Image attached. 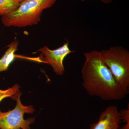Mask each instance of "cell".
Returning a JSON list of instances; mask_svg holds the SVG:
<instances>
[{
  "label": "cell",
  "instance_id": "obj_1",
  "mask_svg": "<svg viewBox=\"0 0 129 129\" xmlns=\"http://www.w3.org/2000/svg\"><path fill=\"white\" fill-rule=\"evenodd\" d=\"M85 61L81 69L82 85L91 96L104 101H119L127 94L118 85L108 67L99 57L98 51L84 53Z\"/></svg>",
  "mask_w": 129,
  "mask_h": 129
},
{
  "label": "cell",
  "instance_id": "obj_2",
  "mask_svg": "<svg viewBox=\"0 0 129 129\" xmlns=\"http://www.w3.org/2000/svg\"><path fill=\"white\" fill-rule=\"evenodd\" d=\"M57 0H22L14 11L2 16L5 27H23L36 25L45 9L51 7Z\"/></svg>",
  "mask_w": 129,
  "mask_h": 129
},
{
  "label": "cell",
  "instance_id": "obj_3",
  "mask_svg": "<svg viewBox=\"0 0 129 129\" xmlns=\"http://www.w3.org/2000/svg\"><path fill=\"white\" fill-rule=\"evenodd\" d=\"M100 58L112 74L118 85L128 94L129 90V51L121 46L98 51Z\"/></svg>",
  "mask_w": 129,
  "mask_h": 129
},
{
  "label": "cell",
  "instance_id": "obj_4",
  "mask_svg": "<svg viewBox=\"0 0 129 129\" xmlns=\"http://www.w3.org/2000/svg\"><path fill=\"white\" fill-rule=\"evenodd\" d=\"M21 94L20 92L12 99L17 101L14 109L7 112L0 110V129H30V125L34 123L35 118L24 119V114L33 113L35 110L33 106H24L22 104Z\"/></svg>",
  "mask_w": 129,
  "mask_h": 129
},
{
  "label": "cell",
  "instance_id": "obj_5",
  "mask_svg": "<svg viewBox=\"0 0 129 129\" xmlns=\"http://www.w3.org/2000/svg\"><path fill=\"white\" fill-rule=\"evenodd\" d=\"M69 44L67 41L62 46L54 50H51L46 46L40 48L38 51L41 52L39 57L41 62L50 65L57 75H62L65 72L63 64L64 58L74 52L70 49Z\"/></svg>",
  "mask_w": 129,
  "mask_h": 129
},
{
  "label": "cell",
  "instance_id": "obj_6",
  "mask_svg": "<svg viewBox=\"0 0 129 129\" xmlns=\"http://www.w3.org/2000/svg\"><path fill=\"white\" fill-rule=\"evenodd\" d=\"M121 122L117 107L111 105L102 112L98 122L91 125L90 129H119Z\"/></svg>",
  "mask_w": 129,
  "mask_h": 129
},
{
  "label": "cell",
  "instance_id": "obj_7",
  "mask_svg": "<svg viewBox=\"0 0 129 129\" xmlns=\"http://www.w3.org/2000/svg\"><path fill=\"white\" fill-rule=\"evenodd\" d=\"M18 44V41L14 40L8 46V48L4 55L0 59V72L7 70L9 65L15 60L16 58H22L34 61L35 60V58H29L24 57H21V56L15 55V52L17 50Z\"/></svg>",
  "mask_w": 129,
  "mask_h": 129
},
{
  "label": "cell",
  "instance_id": "obj_8",
  "mask_svg": "<svg viewBox=\"0 0 129 129\" xmlns=\"http://www.w3.org/2000/svg\"><path fill=\"white\" fill-rule=\"evenodd\" d=\"M22 0H0V16L14 11Z\"/></svg>",
  "mask_w": 129,
  "mask_h": 129
},
{
  "label": "cell",
  "instance_id": "obj_9",
  "mask_svg": "<svg viewBox=\"0 0 129 129\" xmlns=\"http://www.w3.org/2000/svg\"><path fill=\"white\" fill-rule=\"evenodd\" d=\"M20 86L17 84L7 89L2 90L0 89V102L3 99L11 97L12 99L20 93L19 88Z\"/></svg>",
  "mask_w": 129,
  "mask_h": 129
},
{
  "label": "cell",
  "instance_id": "obj_10",
  "mask_svg": "<svg viewBox=\"0 0 129 129\" xmlns=\"http://www.w3.org/2000/svg\"><path fill=\"white\" fill-rule=\"evenodd\" d=\"M121 120L122 122L126 123L129 121V108H128L120 110L119 112Z\"/></svg>",
  "mask_w": 129,
  "mask_h": 129
},
{
  "label": "cell",
  "instance_id": "obj_11",
  "mask_svg": "<svg viewBox=\"0 0 129 129\" xmlns=\"http://www.w3.org/2000/svg\"><path fill=\"white\" fill-rule=\"evenodd\" d=\"M125 123V124L122 126L121 129H129V121Z\"/></svg>",
  "mask_w": 129,
  "mask_h": 129
},
{
  "label": "cell",
  "instance_id": "obj_12",
  "mask_svg": "<svg viewBox=\"0 0 129 129\" xmlns=\"http://www.w3.org/2000/svg\"><path fill=\"white\" fill-rule=\"evenodd\" d=\"M85 1V0H81V1L83 2ZM99 1H101V2L104 3H110L112 2V0H99Z\"/></svg>",
  "mask_w": 129,
  "mask_h": 129
}]
</instances>
